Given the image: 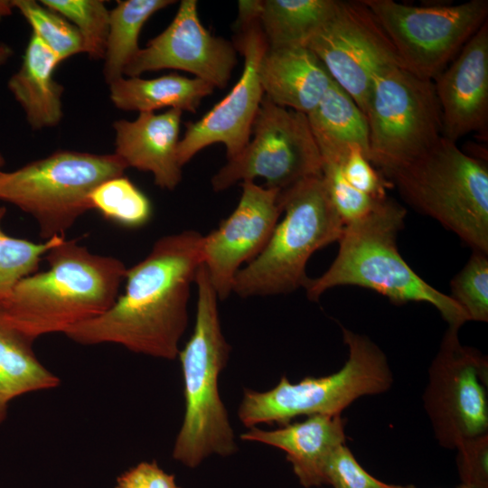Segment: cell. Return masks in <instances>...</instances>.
Segmentation results:
<instances>
[{"label": "cell", "mask_w": 488, "mask_h": 488, "mask_svg": "<svg viewBox=\"0 0 488 488\" xmlns=\"http://www.w3.org/2000/svg\"><path fill=\"white\" fill-rule=\"evenodd\" d=\"M202 235L163 236L127 269L122 295L102 314L64 334L81 345L119 344L138 354L174 361L189 322L191 286L202 264Z\"/></svg>", "instance_id": "obj_1"}, {"label": "cell", "mask_w": 488, "mask_h": 488, "mask_svg": "<svg viewBox=\"0 0 488 488\" xmlns=\"http://www.w3.org/2000/svg\"><path fill=\"white\" fill-rule=\"evenodd\" d=\"M48 269L21 279L0 307V324L35 341L105 313L118 296L127 267L63 239L44 256Z\"/></svg>", "instance_id": "obj_2"}, {"label": "cell", "mask_w": 488, "mask_h": 488, "mask_svg": "<svg viewBox=\"0 0 488 488\" xmlns=\"http://www.w3.org/2000/svg\"><path fill=\"white\" fill-rule=\"evenodd\" d=\"M406 210L389 197L364 218L344 226L339 250L329 268L306 280L304 288L317 301L330 288L357 286L374 290L396 305H433L448 327L460 329L469 318L450 297L424 281L403 259L397 247Z\"/></svg>", "instance_id": "obj_3"}, {"label": "cell", "mask_w": 488, "mask_h": 488, "mask_svg": "<svg viewBox=\"0 0 488 488\" xmlns=\"http://www.w3.org/2000/svg\"><path fill=\"white\" fill-rule=\"evenodd\" d=\"M195 286L194 328L177 356L185 408L172 452L174 460L192 469L211 455H231L238 447L219 392V377L228 363L230 346L221 330L218 296L202 264Z\"/></svg>", "instance_id": "obj_4"}, {"label": "cell", "mask_w": 488, "mask_h": 488, "mask_svg": "<svg viewBox=\"0 0 488 488\" xmlns=\"http://www.w3.org/2000/svg\"><path fill=\"white\" fill-rule=\"evenodd\" d=\"M385 178L409 205L455 233L473 251L488 254V167L483 159L441 136Z\"/></svg>", "instance_id": "obj_5"}, {"label": "cell", "mask_w": 488, "mask_h": 488, "mask_svg": "<svg viewBox=\"0 0 488 488\" xmlns=\"http://www.w3.org/2000/svg\"><path fill=\"white\" fill-rule=\"evenodd\" d=\"M283 218L263 250L237 273L232 293L247 298L289 294L304 287L305 267L318 249L338 241L344 224L322 175L280 192Z\"/></svg>", "instance_id": "obj_6"}, {"label": "cell", "mask_w": 488, "mask_h": 488, "mask_svg": "<svg viewBox=\"0 0 488 488\" xmlns=\"http://www.w3.org/2000/svg\"><path fill=\"white\" fill-rule=\"evenodd\" d=\"M342 329L349 355L341 370L296 383L282 376L266 391L245 389L238 408L239 421L250 428L258 424L284 426L300 416L341 415L361 397L388 391L394 380L385 353L369 337Z\"/></svg>", "instance_id": "obj_7"}, {"label": "cell", "mask_w": 488, "mask_h": 488, "mask_svg": "<svg viewBox=\"0 0 488 488\" xmlns=\"http://www.w3.org/2000/svg\"><path fill=\"white\" fill-rule=\"evenodd\" d=\"M127 168L116 154L60 150L12 172H0V200L31 215L44 239L65 237L89 210L91 192Z\"/></svg>", "instance_id": "obj_8"}, {"label": "cell", "mask_w": 488, "mask_h": 488, "mask_svg": "<svg viewBox=\"0 0 488 488\" xmlns=\"http://www.w3.org/2000/svg\"><path fill=\"white\" fill-rule=\"evenodd\" d=\"M369 160L385 177L443 136L434 81L393 66L373 81L364 112Z\"/></svg>", "instance_id": "obj_9"}, {"label": "cell", "mask_w": 488, "mask_h": 488, "mask_svg": "<svg viewBox=\"0 0 488 488\" xmlns=\"http://www.w3.org/2000/svg\"><path fill=\"white\" fill-rule=\"evenodd\" d=\"M390 40L400 66L434 80L487 22L488 1L418 6L362 0Z\"/></svg>", "instance_id": "obj_10"}, {"label": "cell", "mask_w": 488, "mask_h": 488, "mask_svg": "<svg viewBox=\"0 0 488 488\" xmlns=\"http://www.w3.org/2000/svg\"><path fill=\"white\" fill-rule=\"evenodd\" d=\"M322 175V156L307 116L273 103L265 96L247 145L212 176L214 192L237 183L265 181L267 188L285 191Z\"/></svg>", "instance_id": "obj_11"}, {"label": "cell", "mask_w": 488, "mask_h": 488, "mask_svg": "<svg viewBox=\"0 0 488 488\" xmlns=\"http://www.w3.org/2000/svg\"><path fill=\"white\" fill-rule=\"evenodd\" d=\"M448 327L428 369L423 404L439 446L488 433V361Z\"/></svg>", "instance_id": "obj_12"}, {"label": "cell", "mask_w": 488, "mask_h": 488, "mask_svg": "<svg viewBox=\"0 0 488 488\" xmlns=\"http://www.w3.org/2000/svg\"><path fill=\"white\" fill-rule=\"evenodd\" d=\"M305 46L363 114L376 77L400 66L390 40L362 0L339 1Z\"/></svg>", "instance_id": "obj_13"}, {"label": "cell", "mask_w": 488, "mask_h": 488, "mask_svg": "<svg viewBox=\"0 0 488 488\" xmlns=\"http://www.w3.org/2000/svg\"><path fill=\"white\" fill-rule=\"evenodd\" d=\"M234 46L244 57L241 75L221 101L199 120L187 124L177 148L182 167L212 144H223L227 158L230 159L249 141L253 122L264 97L258 66L268 47L258 20L238 25Z\"/></svg>", "instance_id": "obj_14"}, {"label": "cell", "mask_w": 488, "mask_h": 488, "mask_svg": "<svg viewBox=\"0 0 488 488\" xmlns=\"http://www.w3.org/2000/svg\"><path fill=\"white\" fill-rule=\"evenodd\" d=\"M240 187L234 211L202 235V265L219 300L232 294L237 273L263 250L283 212L280 191L251 181Z\"/></svg>", "instance_id": "obj_15"}, {"label": "cell", "mask_w": 488, "mask_h": 488, "mask_svg": "<svg viewBox=\"0 0 488 488\" xmlns=\"http://www.w3.org/2000/svg\"><path fill=\"white\" fill-rule=\"evenodd\" d=\"M235 46L212 35L201 23L196 0L180 2L171 23L127 65L124 75L174 69L190 72L214 88L224 89L237 63Z\"/></svg>", "instance_id": "obj_16"}, {"label": "cell", "mask_w": 488, "mask_h": 488, "mask_svg": "<svg viewBox=\"0 0 488 488\" xmlns=\"http://www.w3.org/2000/svg\"><path fill=\"white\" fill-rule=\"evenodd\" d=\"M440 105L443 136L456 142L488 124V21L433 80Z\"/></svg>", "instance_id": "obj_17"}, {"label": "cell", "mask_w": 488, "mask_h": 488, "mask_svg": "<svg viewBox=\"0 0 488 488\" xmlns=\"http://www.w3.org/2000/svg\"><path fill=\"white\" fill-rule=\"evenodd\" d=\"M183 111L141 112L136 119L114 122L116 152L127 164L153 174L155 185L174 190L182 180L177 148Z\"/></svg>", "instance_id": "obj_18"}, {"label": "cell", "mask_w": 488, "mask_h": 488, "mask_svg": "<svg viewBox=\"0 0 488 488\" xmlns=\"http://www.w3.org/2000/svg\"><path fill=\"white\" fill-rule=\"evenodd\" d=\"M344 424L341 415H313L273 430L250 427L239 437L281 449L300 484L319 487L324 484V472L330 455L345 444Z\"/></svg>", "instance_id": "obj_19"}, {"label": "cell", "mask_w": 488, "mask_h": 488, "mask_svg": "<svg viewBox=\"0 0 488 488\" xmlns=\"http://www.w3.org/2000/svg\"><path fill=\"white\" fill-rule=\"evenodd\" d=\"M264 96L305 115L321 101L333 80L305 45L267 47L258 66Z\"/></svg>", "instance_id": "obj_20"}, {"label": "cell", "mask_w": 488, "mask_h": 488, "mask_svg": "<svg viewBox=\"0 0 488 488\" xmlns=\"http://www.w3.org/2000/svg\"><path fill=\"white\" fill-rule=\"evenodd\" d=\"M59 59L33 34L8 89L33 129L54 127L62 117L63 87L53 79Z\"/></svg>", "instance_id": "obj_21"}, {"label": "cell", "mask_w": 488, "mask_h": 488, "mask_svg": "<svg viewBox=\"0 0 488 488\" xmlns=\"http://www.w3.org/2000/svg\"><path fill=\"white\" fill-rule=\"evenodd\" d=\"M306 116L322 164H339L352 147L361 148L369 158L365 115L333 80L318 105Z\"/></svg>", "instance_id": "obj_22"}, {"label": "cell", "mask_w": 488, "mask_h": 488, "mask_svg": "<svg viewBox=\"0 0 488 488\" xmlns=\"http://www.w3.org/2000/svg\"><path fill=\"white\" fill-rule=\"evenodd\" d=\"M214 89L202 80L176 73L150 80L122 77L109 84V98L117 108L127 111L154 112L170 108L195 113Z\"/></svg>", "instance_id": "obj_23"}, {"label": "cell", "mask_w": 488, "mask_h": 488, "mask_svg": "<svg viewBox=\"0 0 488 488\" xmlns=\"http://www.w3.org/2000/svg\"><path fill=\"white\" fill-rule=\"evenodd\" d=\"M33 342L0 324V426L5 421L14 399L61 385L60 378L37 358Z\"/></svg>", "instance_id": "obj_24"}, {"label": "cell", "mask_w": 488, "mask_h": 488, "mask_svg": "<svg viewBox=\"0 0 488 488\" xmlns=\"http://www.w3.org/2000/svg\"><path fill=\"white\" fill-rule=\"evenodd\" d=\"M338 4L337 0H260L258 21L268 47L305 45Z\"/></svg>", "instance_id": "obj_25"}, {"label": "cell", "mask_w": 488, "mask_h": 488, "mask_svg": "<svg viewBox=\"0 0 488 488\" xmlns=\"http://www.w3.org/2000/svg\"><path fill=\"white\" fill-rule=\"evenodd\" d=\"M171 0H125L109 11V29L104 56V78L109 85L122 78L127 65L140 50L138 37L145 23Z\"/></svg>", "instance_id": "obj_26"}, {"label": "cell", "mask_w": 488, "mask_h": 488, "mask_svg": "<svg viewBox=\"0 0 488 488\" xmlns=\"http://www.w3.org/2000/svg\"><path fill=\"white\" fill-rule=\"evenodd\" d=\"M89 200L92 210L125 228L142 227L152 216L149 199L124 175L102 183L91 192Z\"/></svg>", "instance_id": "obj_27"}, {"label": "cell", "mask_w": 488, "mask_h": 488, "mask_svg": "<svg viewBox=\"0 0 488 488\" xmlns=\"http://www.w3.org/2000/svg\"><path fill=\"white\" fill-rule=\"evenodd\" d=\"M6 209L0 207V307L15 285L23 277L37 272L46 253L65 237H54L43 242L14 238L2 229Z\"/></svg>", "instance_id": "obj_28"}, {"label": "cell", "mask_w": 488, "mask_h": 488, "mask_svg": "<svg viewBox=\"0 0 488 488\" xmlns=\"http://www.w3.org/2000/svg\"><path fill=\"white\" fill-rule=\"evenodd\" d=\"M33 33L61 62L83 52L82 40L75 26L63 16L34 0H13Z\"/></svg>", "instance_id": "obj_29"}, {"label": "cell", "mask_w": 488, "mask_h": 488, "mask_svg": "<svg viewBox=\"0 0 488 488\" xmlns=\"http://www.w3.org/2000/svg\"><path fill=\"white\" fill-rule=\"evenodd\" d=\"M44 6L58 13L78 30L83 52L92 59L106 53L109 29V11L101 0H42Z\"/></svg>", "instance_id": "obj_30"}, {"label": "cell", "mask_w": 488, "mask_h": 488, "mask_svg": "<svg viewBox=\"0 0 488 488\" xmlns=\"http://www.w3.org/2000/svg\"><path fill=\"white\" fill-rule=\"evenodd\" d=\"M450 286V297L465 312L469 321H488L487 254L473 251Z\"/></svg>", "instance_id": "obj_31"}, {"label": "cell", "mask_w": 488, "mask_h": 488, "mask_svg": "<svg viewBox=\"0 0 488 488\" xmlns=\"http://www.w3.org/2000/svg\"><path fill=\"white\" fill-rule=\"evenodd\" d=\"M322 178L331 202L344 225L364 218L385 200L372 198L353 188L334 164H322Z\"/></svg>", "instance_id": "obj_32"}, {"label": "cell", "mask_w": 488, "mask_h": 488, "mask_svg": "<svg viewBox=\"0 0 488 488\" xmlns=\"http://www.w3.org/2000/svg\"><path fill=\"white\" fill-rule=\"evenodd\" d=\"M324 484L333 488H404L389 484L369 474L346 446H338L330 455L324 472Z\"/></svg>", "instance_id": "obj_33"}, {"label": "cell", "mask_w": 488, "mask_h": 488, "mask_svg": "<svg viewBox=\"0 0 488 488\" xmlns=\"http://www.w3.org/2000/svg\"><path fill=\"white\" fill-rule=\"evenodd\" d=\"M334 164L339 167L346 182L356 190L378 200L388 197L386 191L391 185L390 183L361 148H351L342 161Z\"/></svg>", "instance_id": "obj_34"}, {"label": "cell", "mask_w": 488, "mask_h": 488, "mask_svg": "<svg viewBox=\"0 0 488 488\" xmlns=\"http://www.w3.org/2000/svg\"><path fill=\"white\" fill-rule=\"evenodd\" d=\"M455 449L461 483L488 488V433L465 438Z\"/></svg>", "instance_id": "obj_35"}, {"label": "cell", "mask_w": 488, "mask_h": 488, "mask_svg": "<svg viewBox=\"0 0 488 488\" xmlns=\"http://www.w3.org/2000/svg\"><path fill=\"white\" fill-rule=\"evenodd\" d=\"M115 488H182L155 461L141 462L117 478Z\"/></svg>", "instance_id": "obj_36"}, {"label": "cell", "mask_w": 488, "mask_h": 488, "mask_svg": "<svg viewBox=\"0 0 488 488\" xmlns=\"http://www.w3.org/2000/svg\"><path fill=\"white\" fill-rule=\"evenodd\" d=\"M14 9L13 0H0V21L12 14Z\"/></svg>", "instance_id": "obj_37"}, {"label": "cell", "mask_w": 488, "mask_h": 488, "mask_svg": "<svg viewBox=\"0 0 488 488\" xmlns=\"http://www.w3.org/2000/svg\"><path fill=\"white\" fill-rule=\"evenodd\" d=\"M12 55V48L4 42H0V66L5 63Z\"/></svg>", "instance_id": "obj_38"}, {"label": "cell", "mask_w": 488, "mask_h": 488, "mask_svg": "<svg viewBox=\"0 0 488 488\" xmlns=\"http://www.w3.org/2000/svg\"><path fill=\"white\" fill-rule=\"evenodd\" d=\"M404 488H416V487L414 485H412V484H408V485H404ZM456 488H471V487H468V486L461 483Z\"/></svg>", "instance_id": "obj_39"}, {"label": "cell", "mask_w": 488, "mask_h": 488, "mask_svg": "<svg viewBox=\"0 0 488 488\" xmlns=\"http://www.w3.org/2000/svg\"><path fill=\"white\" fill-rule=\"evenodd\" d=\"M5 164V158L4 156L0 154V172L2 171V167L4 166Z\"/></svg>", "instance_id": "obj_40"}]
</instances>
